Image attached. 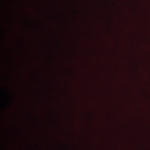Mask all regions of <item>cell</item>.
Wrapping results in <instances>:
<instances>
[{
	"label": "cell",
	"instance_id": "1",
	"mask_svg": "<svg viewBox=\"0 0 150 150\" xmlns=\"http://www.w3.org/2000/svg\"><path fill=\"white\" fill-rule=\"evenodd\" d=\"M1 107L3 108L8 104L10 98L8 93H1Z\"/></svg>",
	"mask_w": 150,
	"mask_h": 150
}]
</instances>
